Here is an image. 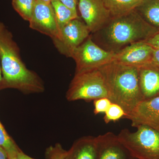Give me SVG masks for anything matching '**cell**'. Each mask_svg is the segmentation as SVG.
<instances>
[{"mask_svg": "<svg viewBox=\"0 0 159 159\" xmlns=\"http://www.w3.org/2000/svg\"><path fill=\"white\" fill-rule=\"evenodd\" d=\"M159 32L135 10L111 17L101 29L90 34L94 42L106 51L116 53L129 45L144 41Z\"/></svg>", "mask_w": 159, "mask_h": 159, "instance_id": "cell-1", "label": "cell"}, {"mask_svg": "<svg viewBox=\"0 0 159 159\" xmlns=\"http://www.w3.org/2000/svg\"><path fill=\"white\" fill-rule=\"evenodd\" d=\"M0 59L2 70L0 89H16L27 94L44 91L42 80L23 62L18 46L11 32L6 28L0 33Z\"/></svg>", "mask_w": 159, "mask_h": 159, "instance_id": "cell-2", "label": "cell"}, {"mask_svg": "<svg viewBox=\"0 0 159 159\" xmlns=\"http://www.w3.org/2000/svg\"><path fill=\"white\" fill-rule=\"evenodd\" d=\"M99 69L105 79L109 99L120 106L126 116L144 100L139 85L138 68L111 62Z\"/></svg>", "mask_w": 159, "mask_h": 159, "instance_id": "cell-3", "label": "cell"}, {"mask_svg": "<svg viewBox=\"0 0 159 159\" xmlns=\"http://www.w3.org/2000/svg\"><path fill=\"white\" fill-rule=\"evenodd\" d=\"M136 128L134 132L125 129L117 135L129 155L135 159H159V132L146 125Z\"/></svg>", "mask_w": 159, "mask_h": 159, "instance_id": "cell-4", "label": "cell"}, {"mask_svg": "<svg viewBox=\"0 0 159 159\" xmlns=\"http://www.w3.org/2000/svg\"><path fill=\"white\" fill-rule=\"evenodd\" d=\"M108 97L105 79L99 68L76 72L66 94L69 101H94Z\"/></svg>", "mask_w": 159, "mask_h": 159, "instance_id": "cell-5", "label": "cell"}, {"mask_svg": "<svg viewBox=\"0 0 159 159\" xmlns=\"http://www.w3.org/2000/svg\"><path fill=\"white\" fill-rule=\"evenodd\" d=\"M115 53L107 51L96 43L90 35L71 54L76 62V72L98 69L112 62Z\"/></svg>", "mask_w": 159, "mask_h": 159, "instance_id": "cell-6", "label": "cell"}, {"mask_svg": "<svg viewBox=\"0 0 159 159\" xmlns=\"http://www.w3.org/2000/svg\"><path fill=\"white\" fill-rule=\"evenodd\" d=\"M87 26L79 17L72 20L60 30L57 37L52 39L61 54L70 57L72 52L90 35Z\"/></svg>", "mask_w": 159, "mask_h": 159, "instance_id": "cell-7", "label": "cell"}, {"mask_svg": "<svg viewBox=\"0 0 159 159\" xmlns=\"http://www.w3.org/2000/svg\"><path fill=\"white\" fill-rule=\"evenodd\" d=\"M29 22L31 29L45 34L52 39L59 35V28L51 3L37 0Z\"/></svg>", "mask_w": 159, "mask_h": 159, "instance_id": "cell-8", "label": "cell"}, {"mask_svg": "<svg viewBox=\"0 0 159 159\" xmlns=\"http://www.w3.org/2000/svg\"><path fill=\"white\" fill-rule=\"evenodd\" d=\"M153 48L145 41L129 45L115 53L112 62L139 68L152 62Z\"/></svg>", "mask_w": 159, "mask_h": 159, "instance_id": "cell-9", "label": "cell"}, {"mask_svg": "<svg viewBox=\"0 0 159 159\" xmlns=\"http://www.w3.org/2000/svg\"><path fill=\"white\" fill-rule=\"evenodd\" d=\"M124 119L130 120L134 127L146 125L159 132V95L142 100Z\"/></svg>", "mask_w": 159, "mask_h": 159, "instance_id": "cell-10", "label": "cell"}, {"mask_svg": "<svg viewBox=\"0 0 159 159\" xmlns=\"http://www.w3.org/2000/svg\"><path fill=\"white\" fill-rule=\"evenodd\" d=\"M77 5L91 34L101 29L111 18L101 0H78Z\"/></svg>", "mask_w": 159, "mask_h": 159, "instance_id": "cell-11", "label": "cell"}, {"mask_svg": "<svg viewBox=\"0 0 159 159\" xmlns=\"http://www.w3.org/2000/svg\"><path fill=\"white\" fill-rule=\"evenodd\" d=\"M98 159H127L129 156L118 136L109 132L97 137Z\"/></svg>", "mask_w": 159, "mask_h": 159, "instance_id": "cell-12", "label": "cell"}, {"mask_svg": "<svg viewBox=\"0 0 159 159\" xmlns=\"http://www.w3.org/2000/svg\"><path fill=\"white\" fill-rule=\"evenodd\" d=\"M139 85L144 99L159 95V67L151 62L138 68Z\"/></svg>", "mask_w": 159, "mask_h": 159, "instance_id": "cell-13", "label": "cell"}, {"mask_svg": "<svg viewBox=\"0 0 159 159\" xmlns=\"http://www.w3.org/2000/svg\"><path fill=\"white\" fill-rule=\"evenodd\" d=\"M67 159H98L97 137L87 136L77 139L67 151Z\"/></svg>", "mask_w": 159, "mask_h": 159, "instance_id": "cell-14", "label": "cell"}, {"mask_svg": "<svg viewBox=\"0 0 159 159\" xmlns=\"http://www.w3.org/2000/svg\"><path fill=\"white\" fill-rule=\"evenodd\" d=\"M134 10L146 23L159 29V0H142Z\"/></svg>", "mask_w": 159, "mask_h": 159, "instance_id": "cell-15", "label": "cell"}, {"mask_svg": "<svg viewBox=\"0 0 159 159\" xmlns=\"http://www.w3.org/2000/svg\"><path fill=\"white\" fill-rule=\"evenodd\" d=\"M111 17H116L134 10L142 0H101Z\"/></svg>", "mask_w": 159, "mask_h": 159, "instance_id": "cell-16", "label": "cell"}, {"mask_svg": "<svg viewBox=\"0 0 159 159\" xmlns=\"http://www.w3.org/2000/svg\"><path fill=\"white\" fill-rule=\"evenodd\" d=\"M51 3L54 9L59 31L71 20L79 17L78 13L63 4L59 0H52Z\"/></svg>", "mask_w": 159, "mask_h": 159, "instance_id": "cell-17", "label": "cell"}, {"mask_svg": "<svg viewBox=\"0 0 159 159\" xmlns=\"http://www.w3.org/2000/svg\"><path fill=\"white\" fill-rule=\"evenodd\" d=\"M0 146L7 153L9 159H11L17 155L21 150L16 145L13 139L7 134L0 121Z\"/></svg>", "mask_w": 159, "mask_h": 159, "instance_id": "cell-18", "label": "cell"}, {"mask_svg": "<svg viewBox=\"0 0 159 159\" xmlns=\"http://www.w3.org/2000/svg\"><path fill=\"white\" fill-rule=\"evenodd\" d=\"M37 0H12L15 11L23 19L29 21L32 16Z\"/></svg>", "mask_w": 159, "mask_h": 159, "instance_id": "cell-19", "label": "cell"}, {"mask_svg": "<svg viewBox=\"0 0 159 159\" xmlns=\"http://www.w3.org/2000/svg\"><path fill=\"white\" fill-rule=\"evenodd\" d=\"M104 114L105 115L103 120L107 124L111 122H116L121 119H124L126 115L125 111L120 106L113 102Z\"/></svg>", "mask_w": 159, "mask_h": 159, "instance_id": "cell-20", "label": "cell"}, {"mask_svg": "<svg viewBox=\"0 0 159 159\" xmlns=\"http://www.w3.org/2000/svg\"><path fill=\"white\" fill-rule=\"evenodd\" d=\"M67 151L65 150L60 143L51 145L46 148V159H67Z\"/></svg>", "mask_w": 159, "mask_h": 159, "instance_id": "cell-21", "label": "cell"}, {"mask_svg": "<svg viewBox=\"0 0 159 159\" xmlns=\"http://www.w3.org/2000/svg\"><path fill=\"white\" fill-rule=\"evenodd\" d=\"M111 103V101L106 97L94 100V114L97 115L99 114L105 113Z\"/></svg>", "mask_w": 159, "mask_h": 159, "instance_id": "cell-22", "label": "cell"}, {"mask_svg": "<svg viewBox=\"0 0 159 159\" xmlns=\"http://www.w3.org/2000/svg\"><path fill=\"white\" fill-rule=\"evenodd\" d=\"M144 41L153 48L159 49V32L153 34Z\"/></svg>", "mask_w": 159, "mask_h": 159, "instance_id": "cell-23", "label": "cell"}, {"mask_svg": "<svg viewBox=\"0 0 159 159\" xmlns=\"http://www.w3.org/2000/svg\"><path fill=\"white\" fill-rule=\"evenodd\" d=\"M59 1L74 12L77 13V7L78 5V0H59Z\"/></svg>", "mask_w": 159, "mask_h": 159, "instance_id": "cell-24", "label": "cell"}, {"mask_svg": "<svg viewBox=\"0 0 159 159\" xmlns=\"http://www.w3.org/2000/svg\"><path fill=\"white\" fill-rule=\"evenodd\" d=\"M152 62L159 67V49L153 48Z\"/></svg>", "mask_w": 159, "mask_h": 159, "instance_id": "cell-25", "label": "cell"}, {"mask_svg": "<svg viewBox=\"0 0 159 159\" xmlns=\"http://www.w3.org/2000/svg\"><path fill=\"white\" fill-rule=\"evenodd\" d=\"M11 159H36L33 158L31 157H29V156L27 155L26 154L24 153V152L21 151L19 153L17 154V155L14 158Z\"/></svg>", "mask_w": 159, "mask_h": 159, "instance_id": "cell-26", "label": "cell"}, {"mask_svg": "<svg viewBox=\"0 0 159 159\" xmlns=\"http://www.w3.org/2000/svg\"><path fill=\"white\" fill-rule=\"evenodd\" d=\"M0 159H9L6 151L1 146H0Z\"/></svg>", "mask_w": 159, "mask_h": 159, "instance_id": "cell-27", "label": "cell"}, {"mask_svg": "<svg viewBox=\"0 0 159 159\" xmlns=\"http://www.w3.org/2000/svg\"><path fill=\"white\" fill-rule=\"evenodd\" d=\"M5 28H6V27L4 25V24L0 22V33Z\"/></svg>", "mask_w": 159, "mask_h": 159, "instance_id": "cell-28", "label": "cell"}, {"mask_svg": "<svg viewBox=\"0 0 159 159\" xmlns=\"http://www.w3.org/2000/svg\"><path fill=\"white\" fill-rule=\"evenodd\" d=\"M38 1H39L40 2H43L49 3V4H50L52 0H38Z\"/></svg>", "mask_w": 159, "mask_h": 159, "instance_id": "cell-29", "label": "cell"}, {"mask_svg": "<svg viewBox=\"0 0 159 159\" xmlns=\"http://www.w3.org/2000/svg\"><path fill=\"white\" fill-rule=\"evenodd\" d=\"M2 80V67H1V59H0V83Z\"/></svg>", "mask_w": 159, "mask_h": 159, "instance_id": "cell-30", "label": "cell"}, {"mask_svg": "<svg viewBox=\"0 0 159 159\" xmlns=\"http://www.w3.org/2000/svg\"><path fill=\"white\" fill-rule=\"evenodd\" d=\"M132 159H134V158H132Z\"/></svg>", "mask_w": 159, "mask_h": 159, "instance_id": "cell-31", "label": "cell"}]
</instances>
